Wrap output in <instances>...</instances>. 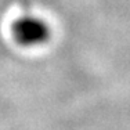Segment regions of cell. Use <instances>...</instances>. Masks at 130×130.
I'll list each match as a JSON object with an SVG mask.
<instances>
[{
  "label": "cell",
  "mask_w": 130,
  "mask_h": 130,
  "mask_svg": "<svg viewBox=\"0 0 130 130\" xmlns=\"http://www.w3.org/2000/svg\"><path fill=\"white\" fill-rule=\"evenodd\" d=\"M13 33L18 43L24 46L43 44L50 39V28L43 20L32 15H24L13 24Z\"/></svg>",
  "instance_id": "obj_1"
}]
</instances>
